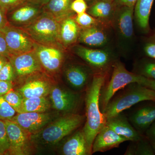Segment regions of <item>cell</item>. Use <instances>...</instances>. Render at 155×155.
<instances>
[{"instance_id": "24", "label": "cell", "mask_w": 155, "mask_h": 155, "mask_svg": "<svg viewBox=\"0 0 155 155\" xmlns=\"http://www.w3.org/2000/svg\"><path fill=\"white\" fill-rule=\"evenodd\" d=\"M134 8L123 6L118 16V27L121 34L125 38H130L133 36Z\"/></svg>"}, {"instance_id": "27", "label": "cell", "mask_w": 155, "mask_h": 155, "mask_svg": "<svg viewBox=\"0 0 155 155\" xmlns=\"http://www.w3.org/2000/svg\"><path fill=\"white\" fill-rule=\"evenodd\" d=\"M149 79H155V59L150 58L140 61L136 66V72Z\"/></svg>"}, {"instance_id": "16", "label": "cell", "mask_w": 155, "mask_h": 155, "mask_svg": "<svg viewBox=\"0 0 155 155\" xmlns=\"http://www.w3.org/2000/svg\"><path fill=\"white\" fill-rule=\"evenodd\" d=\"M75 51L78 57L95 69H104L111 62L110 54L103 50L92 49L79 46L75 48Z\"/></svg>"}, {"instance_id": "7", "label": "cell", "mask_w": 155, "mask_h": 155, "mask_svg": "<svg viewBox=\"0 0 155 155\" xmlns=\"http://www.w3.org/2000/svg\"><path fill=\"white\" fill-rule=\"evenodd\" d=\"M3 121L5 124L10 143L8 154H29L31 142L30 134L14 121L10 120Z\"/></svg>"}, {"instance_id": "11", "label": "cell", "mask_w": 155, "mask_h": 155, "mask_svg": "<svg viewBox=\"0 0 155 155\" xmlns=\"http://www.w3.org/2000/svg\"><path fill=\"white\" fill-rule=\"evenodd\" d=\"M9 61L14 67L16 75L24 77L41 70L42 67L34 50L20 54L11 55Z\"/></svg>"}, {"instance_id": "23", "label": "cell", "mask_w": 155, "mask_h": 155, "mask_svg": "<svg viewBox=\"0 0 155 155\" xmlns=\"http://www.w3.org/2000/svg\"><path fill=\"white\" fill-rule=\"evenodd\" d=\"M154 0H137L134 8L137 22L141 29L149 30V18Z\"/></svg>"}, {"instance_id": "28", "label": "cell", "mask_w": 155, "mask_h": 155, "mask_svg": "<svg viewBox=\"0 0 155 155\" xmlns=\"http://www.w3.org/2000/svg\"><path fill=\"white\" fill-rule=\"evenodd\" d=\"M111 2L108 0H100L91 7L89 14L97 18H107L112 12L113 8Z\"/></svg>"}, {"instance_id": "19", "label": "cell", "mask_w": 155, "mask_h": 155, "mask_svg": "<svg viewBox=\"0 0 155 155\" xmlns=\"http://www.w3.org/2000/svg\"><path fill=\"white\" fill-rule=\"evenodd\" d=\"M78 25L75 19L67 17L60 22L59 41L60 44L68 46L75 43L79 35Z\"/></svg>"}, {"instance_id": "17", "label": "cell", "mask_w": 155, "mask_h": 155, "mask_svg": "<svg viewBox=\"0 0 155 155\" xmlns=\"http://www.w3.org/2000/svg\"><path fill=\"white\" fill-rule=\"evenodd\" d=\"M62 150L64 155H91L83 129L75 131L66 140Z\"/></svg>"}, {"instance_id": "13", "label": "cell", "mask_w": 155, "mask_h": 155, "mask_svg": "<svg viewBox=\"0 0 155 155\" xmlns=\"http://www.w3.org/2000/svg\"><path fill=\"white\" fill-rule=\"evenodd\" d=\"M127 139L119 135L107 125L100 130L95 137L92 146V154L97 152H105L118 147Z\"/></svg>"}, {"instance_id": "42", "label": "cell", "mask_w": 155, "mask_h": 155, "mask_svg": "<svg viewBox=\"0 0 155 155\" xmlns=\"http://www.w3.org/2000/svg\"><path fill=\"white\" fill-rule=\"evenodd\" d=\"M137 0H118V3L120 5L127 7H134Z\"/></svg>"}, {"instance_id": "4", "label": "cell", "mask_w": 155, "mask_h": 155, "mask_svg": "<svg viewBox=\"0 0 155 155\" xmlns=\"http://www.w3.org/2000/svg\"><path fill=\"white\" fill-rule=\"evenodd\" d=\"M22 28L36 43L57 47L60 44V22L44 11L33 22Z\"/></svg>"}, {"instance_id": "32", "label": "cell", "mask_w": 155, "mask_h": 155, "mask_svg": "<svg viewBox=\"0 0 155 155\" xmlns=\"http://www.w3.org/2000/svg\"><path fill=\"white\" fill-rule=\"evenodd\" d=\"M15 77L14 67L9 60L0 70V80L13 81Z\"/></svg>"}, {"instance_id": "33", "label": "cell", "mask_w": 155, "mask_h": 155, "mask_svg": "<svg viewBox=\"0 0 155 155\" xmlns=\"http://www.w3.org/2000/svg\"><path fill=\"white\" fill-rule=\"evenodd\" d=\"M75 21L78 25L82 27L87 28L93 26L96 22L95 19L86 12L80 14H77L75 18Z\"/></svg>"}, {"instance_id": "37", "label": "cell", "mask_w": 155, "mask_h": 155, "mask_svg": "<svg viewBox=\"0 0 155 155\" xmlns=\"http://www.w3.org/2000/svg\"><path fill=\"white\" fill-rule=\"evenodd\" d=\"M0 55L5 56L8 58H10L11 56L8 49L5 36L1 30H0Z\"/></svg>"}, {"instance_id": "12", "label": "cell", "mask_w": 155, "mask_h": 155, "mask_svg": "<svg viewBox=\"0 0 155 155\" xmlns=\"http://www.w3.org/2000/svg\"><path fill=\"white\" fill-rule=\"evenodd\" d=\"M50 94L53 107L65 114L73 113L79 103L78 95L62 87H54Z\"/></svg>"}, {"instance_id": "20", "label": "cell", "mask_w": 155, "mask_h": 155, "mask_svg": "<svg viewBox=\"0 0 155 155\" xmlns=\"http://www.w3.org/2000/svg\"><path fill=\"white\" fill-rule=\"evenodd\" d=\"M51 87L44 80L37 79L30 81L18 89L24 98L46 97L50 93Z\"/></svg>"}, {"instance_id": "2", "label": "cell", "mask_w": 155, "mask_h": 155, "mask_svg": "<svg viewBox=\"0 0 155 155\" xmlns=\"http://www.w3.org/2000/svg\"><path fill=\"white\" fill-rule=\"evenodd\" d=\"M86 116L75 113L65 114L53 120L39 132L31 135V142L43 145H54L79 128Z\"/></svg>"}, {"instance_id": "9", "label": "cell", "mask_w": 155, "mask_h": 155, "mask_svg": "<svg viewBox=\"0 0 155 155\" xmlns=\"http://www.w3.org/2000/svg\"><path fill=\"white\" fill-rule=\"evenodd\" d=\"M8 17L9 24L23 28L33 22L43 12L41 6L29 2L21 3L11 10Z\"/></svg>"}, {"instance_id": "34", "label": "cell", "mask_w": 155, "mask_h": 155, "mask_svg": "<svg viewBox=\"0 0 155 155\" xmlns=\"http://www.w3.org/2000/svg\"><path fill=\"white\" fill-rule=\"evenodd\" d=\"M144 51L148 57L155 59V30L148 38L144 45Z\"/></svg>"}, {"instance_id": "35", "label": "cell", "mask_w": 155, "mask_h": 155, "mask_svg": "<svg viewBox=\"0 0 155 155\" xmlns=\"http://www.w3.org/2000/svg\"><path fill=\"white\" fill-rule=\"evenodd\" d=\"M70 8L72 11L80 14L86 12L87 6L85 0H74L71 3Z\"/></svg>"}, {"instance_id": "44", "label": "cell", "mask_w": 155, "mask_h": 155, "mask_svg": "<svg viewBox=\"0 0 155 155\" xmlns=\"http://www.w3.org/2000/svg\"><path fill=\"white\" fill-rule=\"evenodd\" d=\"M8 61L9 58L5 56L0 55V70Z\"/></svg>"}, {"instance_id": "31", "label": "cell", "mask_w": 155, "mask_h": 155, "mask_svg": "<svg viewBox=\"0 0 155 155\" xmlns=\"http://www.w3.org/2000/svg\"><path fill=\"white\" fill-rule=\"evenodd\" d=\"M9 149L10 143L5 124L0 119V155L8 154Z\"/></svg>"}, {"instance_id": "14", "label": "cell", "mask_w": 155, "mask_h": 155, "mask_svg": "<svg viewBox=\"0 0 155 155\" xmlns=\"http://www.w3.org/2000/svg\"><path fill=\"white\" fill-rule=\"evenodd\" d=\"M106 125L128 141H137L143 137L132 126L124 112L107 119Z\"/></svg>"}, {"instance_id": "40", "label": "cell", "mask_w": 155, "mask_h": 155, "mask_svg": "<svg viewBox=\"0 0 155 155\" xmlns=\"http://www.w3.org/2000/svg\"><path fill=\"white\" fill-rule=\"evenodd\" d=\"M9 24L7 13L0 6V29L4 28Z\"/></svg>"}, {"instance_id": "29", "label": "cell", "mask_w": 155, "mask_h": 155, "mask_svg": "<svg viewBox=\"0 0 155 155\" xmlns=\"http://www.w3.org/2000/svg\"><path fill=\"white\" fill-rule=\"evenodd\" d=\"M3 96L9 104L18 113L24 99V97L18 91H14L12 89Z\"/></svg>"}, {"instance_id": "18", "label": "cell", "mask_w": 155, "mask_h": 155, "mask_svg": "<svg viewBox=\"0 0 155 155\" xmlns=\"http://www.w3.org/2000/svg\"><path fill=\"white\" fill-rule=\"evenodd\" d=\"M67 82L73 88L82 89L88 83L91 72L87 69L78 65H71L67 67L65 72Z\"/></svg>"}, {"instance_id": "5", "label": "cell", "mask_w": 155, "mask_h": 155, "mask_svg": "<svg viewBox=\"0 0 155 155\" xmlns=\"http://www.w3.org/2000/svg\"><path fill=\"white\" fill-rule=\"evenodd\" d=\"M112 76L107 83H104L100 92L99 104L103 113L112 98L120 90L129 84L137 82L140 84L144 77L127 71L124 64L119 61L115 62Z\"/></svg>"}, {"instance_id": "3", "label": "cell", "mask_w": 155, "mask_h": 155, "mask_svg": "<svg viewBox=\"0 0 155 155\" xmlns=\"http://www.w3.org/2000/svg\"><path fill=\"white\" fill-rule=\"evenodd\" d=\"M145 101L155 102V91L137 82L130 83L114 95L103 114L107 120Z\"/></svg>"}, {"instance_id": "26", "label": "cell", "mask_w": 155, "mask_h": 155, "mask_svg": "<svg viewBox=\"0 0 155 155\" xmlns=\"http://www.w3.org/2000/svg\"><path fill=\"white\" fill-rule=\"evenodd\" d=\"M131 142L127 147L125 155H155L151 143L146 137H143L138 141Z\"/></svg>"}, {"instance_id": "39", "label": "cell", "mask_w": 155, "mask_h": 155, "mask_svg": "<svg viewBox=\"0 0 155 155\" xmlns=\"http://www.w3.org/2000/svg\"><path fill=\"white\" fill-rule=\"evenodd\" d=\"M145 135L151 143H155V121L147 130Z\"/></svg>"}, {"instance_id": "45", "label": "cell", "mask_w": 155, "mask_h": 155, "mask_svg": "<svg viewBox=\"0 0 155 155\" xmlns=\"http://www.w3.org/2000/svg\"><path fill=\"white\" fill-rule=\"evenodd\" d=\"M152 145L153 148L155 152V143H151Z\"/></svg>"}, {"instance_id": "25", "label": "cell", "mask_w": 155, "mask_h": 155, "mask_svg": "<svg viewBox=\"0 0 155 155\" xmlns=\"http://www.w3.org/2000/svg\"><path fill=\"white\" fill-rule=\"evenodd\" d=\"M51 103L46 97L24 98L17 113H44L49 110Z\"/></svg>"}, {"instance_id": "8", "label": "cell", "mask_w": 155, "mask_h": 155, "mask_svg": "<svg viewBox=\"0 0 155 155\" xmlns=\"http://www.w3.org/2000/svg\"><path fill=\"white\" fill-rule=\"evenodd\" d=\"M56 116L51 113H17L11 119L31 135L35 134L54 120Z\"/></svg>"}, {"instance_id": "41", "label": "cell", "mask_w": 155, "mask_h": 155, "mask_svg": "<svg viewBox=\"0 0 155 155\" xmlns=\"http://www.w3.org/2000/svg\"><path fill=\"white\" fill-rule=\"evenodd\" d=\"M140 84L155 91V79H149L144 77Z\"/></svg>"}, {"instance_id": "22", "label": "cell", "mask_w": 155, "mask_h": 155, "mask_svg": "<svg viewBox=\"0 0 155 155\" xmlns=\"http://www.w3.org/2000/svg\"><path fill=\"white\" fill-rule=\"evenodd\" d=\"M71 0H50L44 6V11L52 15L59 22L70 17L72 11Z\"/></svg>"}, {"instance_id": "46", "label": "cell", "mask_w": 155, "mask_h": 155, "mask_svg": "<svg viewBox=\"0 0 155 155\" xmlns=\"http://www.w3.org/2000/svg\"><path fill=\"white\" fill-rule=\"evenodd\" d=\"M108 1H110V2H112V1H114V0H108Z\"/></svg>"}, {"instance_id": "30", "label": "cell", "mask_w": 155, "mask_h": 155, "mask_svg": "<svg viewBox=\"0 0 155 155\" xmlns=\"http://www.w3.org/2000/svg\"><path fill=\"white\" fill-rule=\"evenodd\" d=\"M17 112L5 100L2 96H0V119L11 120Z\"/></svg>"}, {"instance_id": "47", "label": "cell", "mask_w": 155, "mask_h": 155, "mask_svg": "<svg viewBox=\"0 0 155 155\" xmlns=\"http://www.w3.org/2000/svg\"><path fill=\"white\" fill-rule=\"evenodd\" d=\"M85 1H91V0H85Z\"/></svg>"}, {"instance_id": "43", "label": "cell", "mask_w": 155, "mask_h": 155, "mask_svg": "<svg viewBox=\"0 0 155 155\" xmlns=\"http://www.w3.org/2000/svg\"><path fill=\"white\" fill-rule=\"evenodd\" d=\"M50 1V0H27L29 2L33 3L41 7L46 5Z\"/></svg>"}, {"instance_id": "38", "label": "cell", "mask_w": 155, "mask_h": 155, "mask_svg": "<svg viewBox=\"0 0 155 155\" xmlns=\"http://www.w3.org/2000/svg\"><path fill=\"white\" fill-rule=\"evenodd\" d=\"M13 81L0 80V96H4L13 89Z\"/></svg>"}, {"instance_id": "10", "label": "cell", "mask_w": 155, "mask_h": 155, "mask_svg": "<svg viewBox=\"0 0 155 155\" xmlns=\"http://www.w3.org/2000/svg\"><path fill=\"white\" fill-rule=\"evenodd\" d=\"M35 51L42 67L50 72H55L61 68L64 53L57 46L35 43Z\"/></svg>"}, {"instance_id": "1", "label": "cell", "mask_w": 155, "mask_h": 155, "mask_svg": "<svg viewBox=\"0 0 155 155\" xmlns=\"http://www.w3.org/2000/svg\"><path fill=\"white\" fill-rule=\"evenodd\" d=\"M106 81L104 74L99 73L93 76L87 87L86 96V122L83 130L89 150L92 154V146L96 136L106 125V119L100 108L101 89Z\"/></svg>"}, {"instance_id": "15", "label": "cell", "mask_w": 155, "mask_h": 155, "mask_svg": "<svg viewBox=\"0 0 155 155\" xmlns=\"http://www.w3.org/2000/svg\"><path fill=\"white\" fill-rule=\"evenodd\" d=\"M127 116L132 126L143 135L155 121V103L137 108Z\"/></svg>"}, {"instance_id": "21", "label": "cell", "mask_w": 155, "mask_h": 155, "mask_svg": "<svg viewBox=\"0 0 155 155\" xmlns=\"http://www.w3.org/2000/svg\"><path fill=\"white\" fill-rule=\"evenodd\" d=\"M80 42L91 46L100 47L107 43L105 34L100 28L92 26L84 29L79 33Z\"/></svg>"}, {"instance_id": "36", "label": "cell", "mask_w": 155, "mask_h": 155, "mask_svg": "<svg viewBox=\"0 0 155 155\" xmlns=\"http://www.w3.org/2000/svg\"><path fill=\"white\" fill-rule=\"evenodd\" d=\"M24 0H0V6L6 13L23 2Z\"/></svg>"}, {"instance_id": "6", "label": "cell", "mask_w": 155, "mask_h": 155, "mask_svg": "<svg viewBox=\"0 0 155 155\" xmlns=\"http://www.w3.org/2000/svg\"><path fill=\"white\" fill-rule=\"evenodd\" d=\"M0 30L5 36L11 56L34 50L35 42L22 28L9 24Z\"/></svg>"}]
</instances>
